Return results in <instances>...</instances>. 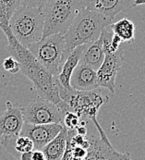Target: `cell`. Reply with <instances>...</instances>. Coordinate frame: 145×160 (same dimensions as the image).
Returning a JSON list of instances; mask_svg holds the SVG:
<instances>
[{
	"label": "cell",
	"mask_w": 145,
	"mask_h": 160,
	"mask_svg": "<svg viewBox=\"0 0 145 160\" xmlns=\"http://www.w3.org/2000/svg\"><path fill=\"white\" fill-rule=\"evenodd\" d=\"M0 28L4 32L8 45V52L20 64V71L28 77L36 88L39 97L46 99L57 106L63 116L70 111L68 105L63 102L58 93L57 80L46 69L30 52L21 45L11 32L8 23H0Z\"/></svg>",
	"instance_id": "1"
},
{
	"label": "cell",
	"mask_w": 145,
	"mask_h": 160,
	"mask_svg": "<svg viewBox=\"0 0 145 160\" xmlns=\"http://www.w3.org/2000/svg\"><path fill=\"white\" fill-rule=\"evenodd\" d=\"M112 23V20L97 12L84 8L75 18L67 32L63 34L65 47L60 60V68H62L65 60L75 47L96 41L100 37L103 29Z\"/></svg>",
	"instance_id": "2"
},
{
	"label": "cell",
	"mask_w": 145,
	"mask_h": 160,
	"mask_svg": "<svg viewBox=\"0 0 145 160\" xmlns=\"http://www.w3.org/2000/svg\"><path fill=\"white\" fill-rule=\"evenodd\" d=\"M85 8L83 0H48L43 8V37L64 34L75 18Z\"/></svg>",
	"instance_id": "3"
},
{
	"label": "cell",
	"mask_w": 145,
	"mask_h": 160,
	"mask_svg": "<svg viewBox=\"0 0 145 160\" xmlns=\"http://www.w3.org/2000/svg\"><path fill=\"white\" fill-rule=\"evenodd\" d=\"M8 26L16 40L25 47L40 41L44 32L43 10L20 6L8 21Z\"/></svg>",
	"instance_id": "4"
},
{
	"label": "cell",
	"mask_w": 145,
	"mask_h": 160,
	"mask_svg": "<svg viewBox=\"0 0 145 160\" xmlns=\"http://www.w3.org/2000/svg\"><path fill=\"white\" fill-rule=\"evenodd\" d=\"M57 80V79H56ZM60 99L70 108V111L79 118L87 117L90 119L96 118L100 107L108 101L109 97L94 91L82 92L74 89L66 90L57 82Z\"/></svg>",
	"instance_id": "5"
},
{
	"label": "cell",
	"mask_w": 145,
	"mask_h": 160,
	"mask_svg": "<svg viewBox=\"0 0 145 160\" xmlns=\"http://www.w3.org/2000/svg\"><path fill=\"white\" fill-rule=\"evenodd\" d=\"M65 47L63 34H52L27 46L35 58L54 76L61 71L60 60Z\"/></svg>",
	"instance_id": "6"
},
{
	"label": "cell",
	"mask_w": 145,
	"mask_h": 160,
	"mask_svg": "<svg viewBox=\"0 0 145 160\" xmlns=\"http://www.w3.org/2000/svg\"><path fill=\"white\" fill-rule=\"evenodd\" d=\"M25 123L29 124H52L62 123L63 114L56 105L46 99L38 97L22 108Z\"/></svg>",
	"instance_id": "7"
},
{
	"label": "cell",
	"mask_w": 145,
	"mask_h": 160,
	"mask_svg": "<svg viewBox=\"0 0 145 160\" xmlns=\"http://www.w3.org/2000/svg\"><path fill=\"white\" fill-rule=\"evenodd\" d=\"M126 45L122 43L119 48L114 53H104V61L96 70L98 86L108 89L112 93L115 92L117 75L124 61Z\"/></svg>",
	"instance_id": "8"
},
{
	"label": "cell",
	"mask_w": 145,
	"mask_h": 160,
	"mask_svg": "<svg viewBox=\"0 0 145 160\" xmlns=\"http://www.w3.org/2000/svg\"><path fill=\"white\" fill-rule=\"evenodd\" d=\"M62 129L63 125L60 123L29 124L24 122L20 135L29 138L33 143L34 150H42Z\"/></svg>",
	"instance_id": "9"
},
{
	"label": "cell",
	"mask_w": 145,
	"mask_h": 160,
	"mask_svg": "<svg viewBox=\"0 0 145 160\" xmlns=\"http://www.w3.org/2000/svg\"><path fill=\"white\" fill-rule=\"evenodd\" d=\"M6 110L0 114V138L19 136L24 120L22 107L7 102Z\"/></svg>",
	"instance_id": "10"
},
{
	"label": "cell",
	"mask_w": 145,
	"mask_h": 160,
	"mask_svg": "<svg viewBox=\"0 0 145 160\" xmlns=\"http://www.w3.org/2000/svg\"><path fill=\"white\" fill-rule=\"evenodd\" d=\"M83 3L85 8L113 21L118 13L133 8L135 0H83Z\"/></svg>",
	"instance_id": "11"
},
{
	"label": "cell",
	"mask_w": 145,
	"mask_h": 160,
	"mask_svg": "<svg viewBox=\"0 0 145 160\" xmlns=\"http://www.w3.org/2000/svg\"><path fill=\"white\" fill-rule=\"evenodd\" d=\"M70 83V87L77 91H94L99 87L96 70L83 64H78L73 70Z\"/></svg>",
	"instance_id": "12"
},
{
	"label": "cell",
	"mask_w": 145,
	"mask_h": 160,
	"mask_svg": "<svg viewBox=\"0 0 145 160\" xmlns=\"http://www.w3.org/2000/svg\"><path fill=\"white\" fill-rule=\"evenodd\" d=\"M91 120L94 122L99 133L97 141L96 160H132L128 153H119L112 146L104 131L98 123L96 118H93Z\"/></svg>",
	"instance_id": "13"
},
{
	"label": "cell",
	"mask_w": 145,
	"mask_h": 160,
	"mask_svg": "<svg viewBox=\"0 0 145 160\" xmlns=\"http://www.w3.org/2000/svg\"><path fill=\"white\" fill-rule=\"evenodd\" d=\"M87 45H81V46H77L73 49L72 52L70 54V56L65 60V62L61 68V71L59 72V74L56 77L58 83L66 90L71 89L70 83L71 74H72L75 68L78 66V64L80 60V58L83 54V51L85 50Z\"/></svg>",
	"instance_id": "14"
},
{
	"label": "cell",
	"mask_w": 145,
	"mask_h": 160,
	"mask_svg": "<svg viewBox=\"0 0 145 160\" xmlns=\"http://www.w3.org/2000/svg\"><path fill=\"white\" fill-rule=\"evenodd\" d=\"M104 58V51L103 46V40L100 35V37L96 41L87 45L85 50L83 51V54L80 58L79 64H83L94 70H97L102 65Z\"/></svg>",
	"instance_id": "15"
},
{
	"label": "cell",
	"mask_w": 145,
	"mask_h": 160,
	"mask_svg": "<svg viewBox=\"0 0 145 160\" xmlns=\"http://www.w3.org/2000/svg\"><path fill=\"white\" fill-rule=\"evenodd\" d=\"M67 146V129L63 126L61 132L42 149L46 160H62Z\"/></svg>",
	"instance_id": "16"
},
{
	"label": "cell",
	"mask_w": 145,
	"mask_h": 160,
	"mask_svg": "<svg viewBox=\"0 0 145 160\" xmlns=\"http://www.w3.org/2000/svg\"><path fill=\"white\" fill-rule=\"evenodd\" d=\"M114 34L118 36L125 44H130L135 39V25L128 19H122L120 21L109 25Z\"/></svg>",
	"instance_id": "17"
},
{
	"label": "cell",
	"mask_w": 145,
	"mask_h": 160,
	"mask_svg": "<svg viewBox=\"0 0 145 160\" xmlns=\"http://www.w3.org/2000/svg\"><path fill=\"white\" fill-rule=\"evenodd\" d=\"M21 6V0H0V23H8L14 11Z\"/></svg>",
	"instance_id": "18"
},
{
	"label": "cell",
	"mask_w": 145,
	"mask_h": 160,
	"mask_svg": "<svg viewBox=\"0 0 145 160\" xmlns=\"http://www.w3.org/2000/svg\"><path fill=\"white\" fill-rule=\"evenodd\" d=\"M61 124L67 130H75L80 124V118L72 112H67L63 117Z\"/></svg>",
	"instance_id": "19"
},
{
	"label": "cell",
	"mask_w": 145,
	"mask_h": 160,
	"mask_svg": "<svg viewBox=\"0 0 145 160\" xmlns=\"http://www.w3.org/2000/svg\"><path fill=\"white\" fill-rule=\"evenodd\" d=\"M3 68L10 73H17L20 71V64L14 58L9 57L3 61Z\"/></svg>",
	"instance_id": "20"
},
{
	"label": "cell",
	"mask_w": 145,
	"mask_h": 160,
	"mask_svg": "<svg viewBox=\"0 0 145 160\" xmlns=\"http://www.w3.org/2000/svg\"><path fill=\"white\" fill-rule=\"evenodd\" d=\"M48 0H21V6L34 8L43 10Z\"/></svg>",
	"instance_id": "21"
},
{
	"label": "cell",
	"mask_w": 145,
	"mask_h": 160,
	"mask_svg": "<svg viewBox=\"0 0 145 160\" xmlns=\"http://www.w3.org/2000/svg\"><path fill=\"white\" fill-rule=\"evenodd\" d=\"M87 154V150H85L82 147L80 146H75L71 148V155H72L73 159L81 160Z\"/></svg>",
	"instance_id": "22"
},
{
	"label": "cell",
	"mask_w": 145,
	"mask_h": 160,
	"mask_svg": "<svg viewBox=\"0 0 145 160\" xmlns=\"http://www.w3.org/2000/svg\"><path fill=\"white\" fill-rule=\"evenodd\" d=\"M31 160H46L42 150H33L31 152Z\"/></svg>",
	"instance_id": "23"
},
{
	"label": "cell",
	"mask_w": 145,
	"mask_h": 160,
	"mask_svg": "<svg viewBox=\"0 0 145 160\" xmlns=\"http://www.w3.org/2000/svg\"><path fill=\"white\" fill-rule=\"evenodd\" d=\"M145 0H135V3H134V7L136 6H141V5H144Z\"/></svg>",
	"instance_id": "24"
}]
</instances>
